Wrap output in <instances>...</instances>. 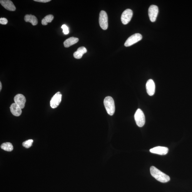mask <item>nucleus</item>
Wrapping results in <instances>:
<instances>
[{
	"instance_id": "nucleus-3",
	"label": "nucleus",
	"mask_w": 192,
	"mask_h": 192,
	"mask_svg": "<svg viewBox=\"0 0 192 192\" xmlns=\"http://www.w3.org/2000/svg\"><path fill=\"white\" fill-rule=\"evenodd\" d=\"M134 118L136 124L138 127H142L144 125L145 123V116L141 109L137 110L134 114Z\"/></svg>"
},
{
	"instance_id": "nucleus-19",
	"label": "nucleus",
	"mask_w": 192,
	"mask_h": 192,
	"mask_svg": "<svg viewBox=\"0 0 192 192\" xmlns=\"http://www.w3.org/2000/svg\"><path fill=\"white\" fill-rule=\"evenodd\" d=\"M33 143V140L32 139H29L26 141L23 142L22 143V146L25 148H28L32 146V143Z\"/></svg>"
},
{
	"instance_id": "nucleus-12",
	"label": "nucleus",
	"mask_w": 192,
	"mask_h": 192,
	"mask_svg": "<svg viewBox=\"0 0 192 192\" xmlns=\"http://www.w3.org/2000/svg\"><path fill=\"white\" fill-rule=\"evenodd\" d=\"M2 6L5 9L9 11H14L16 10V7L15 6L13 2L9 0H1L0 1Z\"/></svg>"
},
{
	"instance_id": "nucleus-18",
	"label": "nucleus",
	"mask_w": 192,
	"mask_h": 192,
	"mask_svg": "<svg viewBox=\"0 0 192 192\" xmlns=\"http://www.w3.org/2000/svg\"><path fill=\"white\" fill-rule=\"evenodd\" d=\"M54 18V16L53 15H47L42 20V24L43 26H46L48 23L51 22L53 21Z\"/></svg>"
},
{
	"instance_id": "nucleus-10",
	"label": "nucleus",
	"mask_w": 192,
	"mask_h": 192,
	"mask_svg": "<svg viewBox=\"0 0 192 192\" xmlns=\"http://www.w3.org/2000/svg\"><path fill=\"white\" fill-rule=\"evenodd\" d=\"M146 88L147 93L149 96L153 95L155 91V84L152 79H149L147 82Z\"/></svg>"
},
{
	"instance_id": "nucleus-21",
	"label": "nucleus",
	"mask_w": 192,
	"mask_h": 192,
	"mask_svg": "<svg viewBox=\"0 0 192 192\" xmlns=\"http://www.w3.org/2000/svg\"><path fill=\"white\" fill-rule=\"evenodd\" d=\"M8 22V21L7 19L5 18H1L0 19V24L2 25H6Z\"/></svg>"
},
{
	"instance_id": "nucleus-11",
	"label": "nucleus",
	"mask_w": 192,
	"mask_h": 192,
	"mask_svg": "<svg viewBox=\"0 0 192 192\" xmlns=\"http://www.w3.org/2000/svg\"><path fill=\"white\" fill-rule=\"evenodd\" d=\"M168 148L166 147L158 146L150 149V152L152 153L164 155L168 153Z\"/></svg>"
},
{
	"instance_id": "nucleus-6",
	"label": "nucleus",
	"mask_w": 192,
	"mask_h": 192,
	"mask_svg": "<svg viewBox=\"0 0 192 192\" xmlns=\"http://www.w3.org/2000/svg\"><path fill=\"white\" fill-rule=\"evenodd\" d=\"M159 12L158 8L156 5H151L148 9V15L149 19L152 22H155Z\"/></svg>"
},
{
	"instance_id": "nucleus-14",
	"label": "nucleus",
	"mask_w": 192,
	"mask_h": 192,
	"mask_svg": "<svg viewBox=\"0 0 192 192\" xmlns=\"http://www.w3.org/2000/svg\"><path fill=\"white\" fill-rule=\"evenodd\" d=\"M87 52V49L84 47H81L77 49V51L73 54L75 58L77 59H80L83 56V55Z\"/></svg>"
},
{
	"instance_id": "nucleus-7",
	"label": "nucleus",
	"mask_w": 192,
	"mask_h": 192,
	"mask_svg": "<svg viewBox=\"0 0 192 192\" xmlns=\"http://www.w3.org/2000/svg\"><path fill=\"white\" fill-rule=\"evenodd\" d=\"M133 16V12L130 9L125 10L122 13L121 16V21L123 24L126 25L130 21Z\"/></svg>"
},
{
	"instance_id": "nucleus-2",
	"label": "nucleus",
	"mask_w": 192,
	"mask_h": 192,
	"mask_svg": "<svg viewBox=\"0 0 192 192\" xmlns=\"http://www.w3.org/2000/svg\"><path fill=\"white\" fill-rule=\"evenodd\" d=\"M104 103L107 113L110 115H113L115 109L113 99L111 96H107L104 100Z\"/></svg>"
},
{
	"instance_id": "nucleus-23",
	"label": "nucleus",
	"mask_w": 192,
	"mask_h": 192,
	"mask_svg": "<svg viewBox=\"0 0 192 192\" xmlns=\"http://www.w3.org/2000/svg\"><path fill=\"white\" fill-rule=\"evenodd\" d=\"M2 88V85L1 83V82H0V91H1V89Z\"/></svg>"
},
{
	"instance_id": "nucleus-5",
	"label": "nucleus",
	"mask_w": 192,
	"mask_h": 192,
	"mask_svg": "<svg viewBox=\"0 0 192 192\" xmlns=\"http://www.w3.org/2000/svg\"><path fill=\"white\" fill-rule=\"evenodd\" d=\"M143 38L142 35L139 33H137L132 35L130 37L127 39L125 43L124 46L126 47L130 46L141 40Z\"/></svg>"
},
{
	"instance_id": "nucleus-1",
	"label": "nucleus",
	"mask_w": 192,
	"mask_h": 192,
	"mask_svg": "<svg viewBox=\"0 0 192 192\" xmlns=\"http://www.w3.org/2000/svg\"><path fill=\"white\" fill-rule=\"evenodd\" d=\"M150 173L152 176L161 183L168 182L170 180V178L168 176L159 170L155 166L151 167Z\"/></svg>"
},
{
	"instance_id": "nucleus-16",
	"label": "nucleus",
	"mask_w": 192,
	"mask_h": 192,
	"mask_svg": "<svg viewBox=\"0 0 192 192\" xmlns=\"http://www.w3.org/2000/svg\"><path fill=\"white\" fill-rule=\"evenodd\" d=\"M79 39L76 37H71L67 39L64 42V45L65 47H69L78 42Z\"/></svg>"
},
{
	"instance_id": "nucleus-9",
	"label": "nucleus",
	"mask_w": 192,
	"mask_h": 192,
	"mask_svg": "<svg viewBox=\"0 0 192 192\" xmlns=\"http://www.w3.org/2000/svg\"><path fill=\"white\" fill-rule=\"evenodd\" d=\"M15 103L21 109H23L26 103V97L21 94H18L14 98Z\"/></svg>"
},
{
	"instance_id": "nucleus-22",
	"label": "nucleus",
	"mask_w": 192,
	"mask_h": 192,
	"mask_svg": "<svg viewBox=\"0 0 192 192\" xmlns=\"http://www.w3.org/2000/svg\"><path fill=\"white\" fill-rule=\"evenodd\" d=\"M34 1L41 2H47L51 1V0H34Z\"/></svg>"
},
{
	"instance_id": "nucleus-15",
	"label": "nucleus",
	"mask_w": 192,
	"mask_h": 192,
	"mask_svg": "<svg viewBox=\"0 0 192 192\" xmlns=\"http://www.w3.org/2000/svg\"><path fill=\"white\" fill-rule=\"evenodd\" d=\"M24 20L26 22H29L32 26H36L38 23V20L37 17L31 14L26 15L24 17Z\"/></svg>"
},
{
	"instance_id": "nucleus-20",
	"label": "nucleus",
	"mask_w": 192,
	"mask_h": 192,
	"mask_svg": "<svg viewBox=\"0 0 192 192\" xmlns=\"http://www.w3.org/2000/svg\"><path fill=\"white\" fill-rule=\"evenodd\" d=\"M61 28L63 29V32L65 35H67L69 33V29L66 25L64 24L62 25Z\"/></svg>"
},
{
	"instance_id": "nucleus-8",
	"label": "nucleus",
	"mask_w": 192,
	"mask_h": 192,
	"mask_svg": "<svg viewBox=\"0 0 192 192\" xmlns=\"http://www.w3.org/2000/svg\"><path fill=\"white\" fill-rule=\"evenodd\" d=\"M62 95L60 92H57L52 97L50 104L52 108L54 109L58 107L62 101Z\"/></svg>"
},
{
	"instance_id": "nucleus-4",
	"label": "nucleus",
	"mask_w": 192,
	"mask_h": 192,
	"mask_svg": "<svg viewBox=\"0 0 192 192\" xmlns=\"http://www.w3.org/2000/svg\"><path fill=\"white\" fill-rule=\"evenodd\" d=\"M99 22L100 26L104 30L108 28V17L105 11H102L99 14Z\"/></svg>"
},
{
	"instance_id": "nucleus-13",
	"label": "nucleus",
	"mask_w": 192,
	"mask_h": 192,
	"mask_svg": "<svg viewBox=\"0 0 192 192\" xmlns=\"http://www.w3.org/2000/svg\"><path fill=\"white\" fill-rule=\"evenodd\" d=\"M10 110L12 114L15 116H19L21 114V109L16 103H14L11 105Z\"/></svg>"
},
{
	"instance_id": "nucleus-17",
	"label": "nucleus",
	"mask_w": 192,
	"mask_h": 192,
	"mask_svg": "<svg viewBox=\"0 0 192 192\" xmlns=\"http://www.w3.org/2000/svg\"><path fill=\"white\" fill-rule=\"evenodd\" d=\"M1 148L5 151L11 152L13 150V147L11 143H6L2 144Z\"/></svg>"
}]
</instances>
